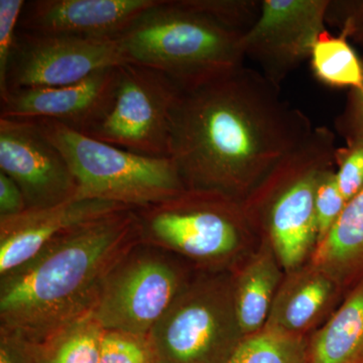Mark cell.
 Here are the masks:
<instances>
[{
	"instance_id": "6da1fadb",
	"label": "cell",
	"mask_w": 363,
	"mask_h": 363,
	"mask_svg": "<svg viewBox=\"0 0 363 363\" xmlns=\"http://www.w3.org/2000/svg\"><path fill=\"white\" fill-rule=\"evenodd\" d=\"M314 128L279 86L245 65L182 90L172 121L169 159L187 190L243 202Z\"/></svg>"
},
{
	"instance_id": "7a4b0ae2",
	"label": "cell",
	"mask_w": 363,
	"mask_h": 363,
	"mask_svg": "<svg viewBox=\"0 0 363 363\" xmlns=\"http://www.w3.org/2000/svg\"><path fill=\"white\" fill-rule=\"evenodd\" d=\"M140 241L135 210L71 229L0 276V328L38 343L91 312L107 276Z\"/></svg>"
},
{
	"instance_id": "3957f363",
	"label": "cell",
	"mask_w": 363,
	"mask_h": 363,
	"mask_svg": "<svg viewBox=\"0 0 363 363\" xmlns=\"http://www.w3.org/2000/svg\"><path fill=\"white\" fill-rule=\"evenodd\" d=\"M242 38L190 0H159L116 39L128 63L160 72L187 90L242 66Z\"/></svg>"
},
{
	"instance_id": "277c9868",
	"label": "cell",
	"mask_w": 363,
	"mask_h": 363,
	"mask_svg": "<svg viewBox=\"0 0 363 363\" xmlns=\"http://www.w3.org/2000/svg\"><path fill=\"white\" fill-rule=\"evenodd\" d=\"M335 136L325 126L286 155L242 202L252 228L262 231L285 272L311 259L318 243L315 196L336 166Z\"/></svg>"
},
{
	"instance_id": "5b68a950",
	"label": "cell",
	"mask_w": 363,
	"mask_h": 363,
	"mask_svg": "<svg viewBox=\"0 0 363 363\" xmlns=\"http://www.w3.org/2000/svg\"><path fill=\"white\" fill-rule=\"evenodd\" d=\"M32 121L68 162L77 183L76 199L140 210L187 190L169 157L133 154L49 119Z\"/></svg>"
},
{
	"instance_id": "8992f818",
	"label": "cell",
	"mask_w": 363,
	"mask_h": 363,
	"mask_svg": "<svg viewBox=\"0 0 363 363\" xmlns=\"http://www.w3.org/2000/svg\"><path fill=\"white\" fill-rule=\"evenodd\" d=\"M135 214L140 242L214 272L240 255L252 229L242 202L210 191L186 190Z\"/></svg>"
},
{
	"instance_id": "52a82bcc",
	"label": "cell",
	"mask_w": 363,
	"mask_h": 363,
	"mask_svg": "<svg viewBox=\"0 0 363 363\" xmlns=\"http://www.w3.org/2000/svg\"><path fill=\"white\" fill-rule=\"evenodd\" d=\"M245 337L233 276L219 272L189 279L149 334L157 363H227Z\"/></svg>"
},
{
	"instance_id": "ba28073f",
	"label": "cell",
	"mask_w": 363,
	"mask_h": 363,
	"mask_svg": "<svg viewBox=\"0 0 363 363\" xmlns=\"http://www.w3.org/2000/svg\"><path fill=\"white\" fill-rule=\"evenodd\" d=\"M189 279L178 257L140 241L107 276L91 314L104 330L149 336Z\"/></svg>"
},
{
	"instance_id": "9c48e42d",
	"label": "cell",
	"mask_w": 363,
	"mask_h": 363,
	"mask_svg": "<svg viewBox=\"0 0 363 363\" xmlns=\"http://www.w3.org/2000/svg\"><path fill=\"white\" fill-rule=\"evenodd\" d=\"M182 89L156 70L124 63L104 116L84 135L140 156L169 159L172 121Z\"/></svg>"
},
{
	"instance_id": "30bf717a",
	"label": "cell",
	"mask_w": 363,
	"mask_h": 363,
	"mask_svg": "<svg viewBox=\"0 0 363 363\" xmlns=\"http://www.w3.org/2000/svg\"><path fill=\"white\" fill-rule=\"evenodd\" d=\"M124 63L128 62L116 38L40 35L18 30L7 73V93L20 88L75 84L95 72Z\"/></svg>"
},
{
	"instance_id": "8fae6325",
	"label": "cell",
	"mask_w": 363,
	"mask_h": 363,
	"mask_svg": "<svg viewBox=\"0 0 363 363\" xmlns=\"http://www.w3.org/2000/svg\"><path fill=\"white\" fill-rule=\"evenodd\" d=\"M330 0H262L259 18L242 38L245 57L252 59L274 84L311 57Z\"/></svg>"
},
{
	"instance_id": "7c38bea8",
	"label": "cell",
	"mask_w": 363,
	"mask_h": 363,
	"mask_svg": "<svg viewBox=\"0 0 363 363\" xmlns=\"http://www.w3.org/2000/svg\"><path fill=\"white\" fill-rule=\"evenodd\" d=\"M0 172L20 187L26 209L76 199L77 183L68 162L32 121L0 118Z\"/></svg>"
},
{
	"instance_id": "4fadbf2b",
	"label": "cell",
	"mask_w": 363,
	"mask_h": 363,
	"mask_svg": "<svg viewBox=\"0 0 363 363\" xmlns=\"http://www.w3.org/2000/svg\"><path fill=\"white\" fill-rule=\"evenodd\" d=\"M117 67L95 72L75 84L9 91L0 99V118L49 119L84 135L108 107Z\"/></svg>"
},
{
	"instance_id": "5bb4252c",
	"label": "cell",
	"mask_w": 363,
	"mask_h": 363,
	"mask_svg": "<svg viewBox=\"0 0 363 363\" xmlns=\"http://www.w3.org/2000/svg\"><path fill=\"white\" fill-rule=\"evenodd\" d=\"M159 0H33L26 2L21 32L116 38Z\"/></svg>"
},
{
	"instance_id": "9a60e30c",
	"label": "cell",
	"mask_w": 363,
	"mask_h": 363,
	"mask_svg": "<svg viewBox=\"0 0 363 363\" xmlns=\"http://www.w3.org/2000/svg\"><path fill=\"white\" fill-rule=\"evenodd\" d=\"M123 210L128 208L101 200L74 199L0 218V276L23 266L71 229Z\"/></svg>"
},
{
	"instance_id": "2e32d148",
	"label": "cell",
	"mask_w": 363,
	"mask_h": 363,
	"mask_svg": "<svg viewBox=\"0 0 363 363\" xmlns=\"http://www.w3.org/2000/svg\"><path fill=\"white\" fill-rule=\"evenodd\" d=\"M344 290L330 274L309 260L286 272L266 326L309 337L335 311Z\"/></svg>"
},
{
	"instance_id": "e0dca14e",
	"label": "cell",
	"mask_w": 363,
	"mask_h": 363,
	"mask_svg": "<svg viewBox=\"0 0 363 363\" xmlns=\"http://www.w3.org/2000/svg\"><path fill=\"white\" fill-rule=\"evenodd\" d=\"M286 272L266 238L233 276L236 316L245 336L266 326L272 303Z\"/></svg>"
},
{
	"instance_id": "ac0fdd59",
	"label": "cell",
	"mask_w": 363,
	"mask_h": 363,
	"mask_svg": "<svg viewBox=\"0 0 363 363\" xmlns=\"http://www.w3.org/2000/svg\"><path fill=\"white\" fill-rule=\"evenodd\" d=\"M307 363H363V279L308 337Z\"/></svg>"
},
{
	"instance_id": "d6986e66",
	"label": "cell",
	"mask_w": 363,
	"mask_h": 363,
	"mask_svg": "<svg viewBox=\"0 0 363 363\" xmlns=\"http://www.w3.org/2000/svg\"><path fill=\"white\" fill-rule=\"evenodd\" d=\"M310 262L330 274L344 289L352 288L363 279V187L346 203Z\"/></svg>"
},
{
	"instance_id": "ffe728a7",
	"label": "cell",
	"mask_w": 363,
	"mask_h": 363,
	"mask_svg": "<svg viewBox=\"0 0 363 363\" xmlns=\"http://www.w3.org/2000/svg\"><path fill=\"white\" fill-rule=\"evenodd\" d=\"M104 331L89 312L30 345L37 363H99Z\"/></svg>"
},
{
	"instance_id": "44dd1931",
	"label": "cell",
	"mask_w": 363,
	"mask_h": 363,
	"mask_svg": "<svg viewBox=\"0 0 363 363\" xmlns=\"http://www.w3.org/2000/svg\"><path fill=\"white\" fill-rule=\"evenodd\" d=\"M310 58L315 76L324 84L362 89L363 62L343 33L333 35L327 30L320 33Z\"/></svg>"
},
{
	"instance_id": "7402d4cb",
	"label": "cell",
	"mask_w": 363,
	"mask_h": 363,
	"mask_svg": "<svg viewBox=\"0 0 363 363\" xmlns=\"http://www.w3.org/2000/svg\"><path fill=\"white\" fill-rule=\"evenodd\" d=\"M308 337L264 326L245 336L227 363H307Z\"/></svg>"
},
{
	"instance_id": "603a6c76",
	"label": "cell",
	"mask_w": 363,
	"mask_h": 363,
	"mask_svg": "<svg viewBox=\"0 0 363 363\" xmlns=\"http://www.w3.org/2000/svg\"><path fill=\"white\" fill-rule=\"evenodd\" d=\"M99 363H157L149 336L105 330Z\"/></svg>"
},
{
	"instance_id": "cb8c5ba5",
	"label": "cell",
	"mask_w": 363,
	"mask_h": 363,
	"mask_svg": "<svg viewBox=\"0 0 363 363\" xmlns=\"http://www.w3.org/2000/svg\"><path fill=\"white\" fill-rule=\"evenodd\" d=\"M191 4L234 32L245 33L259 18V0H190Z\"/></svg>"
},
{
	"instance_id": "d4e9b609",
	"label": "cell",
	"mask_w": 363,
	"mask_h": 363,
	"mask_svg": "<svg viewBox=\"0 0 363 363\" xmlns=\"http://www.w3.org/2000/svg\"><path fill=\"white\" fill-rule=\"evenodd\" d=\"M345 198L340 192L334 168L327 169L318 183L315 211L318 225V243L331 230L345 207ZM317 243V245H318Z\"/></svg>"
},
{
	"instance_id": "484cf974",
	"label": "cell",
	"mask_w": 363,
	"mask_h": 363,
	"mask_svg": "<svg viewBox=\"0 0 363 363\" xmlns=\"http://www.w3.org/2000/svg\"><path fill=\"white\" fill-rule=\"evenodd\" d=\"M346 140L345 147L336 150V177L340 192L350 201L363 187V135L350 136Z\"/></svg>"
},
{
	"instance_id": "4316f807",
	"label": "cell",
	"mask_w": 363,
	"mask_h": 363,
	"mask_svg": "<svg viewBox=\"0 0 363 363\" xmlns=\"http://www.w3.org/2000/svg\"><path fill=\"white\" fill-rule=\"evenodd\" d=\"M26 1L0 0V99L7 94V73Z\"/></svg>"
},
{
	"instance_id": "83f0119b",
	"label": "cell",
	"mask_w": 363,
	"mask_h": 363,
	"mask_svg": "<svg viewBox=\"0 0 363 363\" xmlns=\"http://www.w3.org/2000/svg\"><path fill=\"white\" fill-rule=\"evenodd\" d=\"M334 21L340 33L363 44V0L331 1L327 21Z\"/></svg>"
},
{
	"instance_id": "f1b7e54d",
	"label": "cell",
	"mask_w": 363,
	"mask_h": 363,
	"mask_svg": "<svg viewBox=\"0 0 363 363\" xmlns=\"http://www.w3.org/2000/svg\"><path fill=\"white\" fill-rule=\"evenodd\" d=\"M0 363H37L30 342L20 334L0 328Z\"/></svg>"
},
{
	"instance_id": "f546056e",
	"label": "cell",
	"mask_w": 363,
	"mask_h": 363,
	"mask_svg": "<svg viewBox=\"0 0 363 363\" xmlns=\"http://www.w3.org/2000/svg\"><path fill=\"white\" fill-rule=\"evenodd\" d=\"M26 210L23 192L13 179L0 172V218L16 216Z\"/></svg>"
},
{
	"instance_id": "4dcf8cb0",
	"label": "cell",
	"mask_w": 363,
	"mask_h": 363,
	"mask_svg": "<svg viewBox=\"0 0 363 363\" xmlns=\"http://www.w3.org/2000/svg\"><path fill=\"white\" fill-rule=\"evenodd\" d=\"M337 126L346 138L363 135V86L362 89L351 92L346 111L338 118Z\"/></svg>"
}]
</instances>
